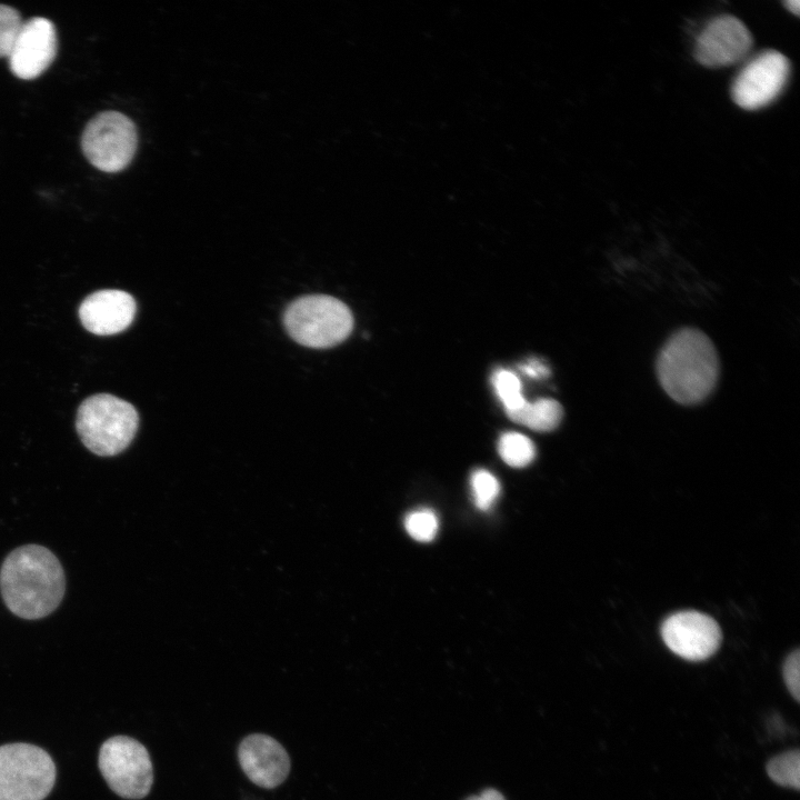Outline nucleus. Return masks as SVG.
Instances as JSON below:
<instances>
[{
	"label": "nucleus",
	"instance_id": "obj_16",
	"mask_svg": "<svg viewBox=\"0 0 800 800\" xmlns=\"http://www.w3.org/2000/svg\"><path fill=\"white\" fill-rule=\"evenodd\" d=\"M766 770L770 779L779 786L799 790L800 787V752L789 750L771 758Z\"/></svg>",
	"mask_w": 800,
	"mask_h": 800
},
{
	"label": "nucleus",
	"instance_id": "obj_24",
	"mask_svg": "<svg viewBox=\"0 0 800 800\" xmlns=\"http://www.w3.org/2000/svg\"><path fill=\"white\" fill-rule=\"evenodd\" d=\"M784 4L787 9H789L791 12H793L794 14H799L800 3L798 0H788L784 2Z\"/></svg>",
	"mask_w": 800,
	"mask_h": 800
},
{
	"label": "nucleus",
	"instance_id": "obj_15",
	"mask_svg": "<svg viewBox=\"0 0 800 800\" xmlns=\"http://www.w3.org/2000/svg\"><path fill=\"white\" fill-rule=\"evenodd\" d=\"M498 452L508 466L523 468L533 461L536 447L527 436L520 432L509 431L500 437L498 441Z\"/></svg>",
	"mask_w": 800,
	"mask_h": 800
},
{
	"label": "nucleus",
	"instance_id": "obj_20",
	"mask_svg": "<svg viewBox=\"0 0 800 800\" xmlns=\"http://www.w3.org/2000/svg\"><path fill=\"white\" fill-rule=\"evenodd\" d=\"M23 21L12 7L0 4V58L9 56Z\"/></svg>",
	"mask_w": 800,
	"mask_h": 800
},
{
	"label": "nucleus",
	"instance_id": "obj_14",
	"mask_svg": "<svg viewBox=\"0 0 800 800\" xmlns=\"http://www.w3.org/2000/svg\"><path fill=\"white\" fill-rule=\"evenodd\" d=\"M507 414L516 423L534 431L548 432L559 426L563 410L557 400L542 398L532 403L526 401L520 408L507 412Z\"/></svg>",
	"mask_w": 800,
	"mask_h": 800
},
{
	"label": "nucleus",
	"instance_id": "obj_21",
	"mask_svg": "<svg viewBox=\"0 0 800 800\" xmlns=\"http://www.w3.org/2000/svg\"><path fill=\"white\" fill-rule=\"evenodd\" d=\"M783 680L784 683L796 699L800 700V652L799 650L793 651L788 656L783 663Z\"/></svg>",
	"mask_w": 800,
	"mask_h": 800
},
{
	"label": "nucleus",
	"instance_id": "obj_18",
	"mask_svg": "<svg viewBox=\"0 0 800 800\" xmlns=\"http://www.w3.org/2000/svg\"><path fill=\"white\" fill-rule=\"evenodd\" d=\"M404 528L412 539L419 542H430L438 532V517L431 509H418L406 516Z\"/></svg>",
	"mask_w": 800,
	"mask_h": 800
},
{
	"label": "nucleus",
	"instance_id": "obj_1",
	"mask_svg": "<svg viewBox=\"0 0 800 800\" xmlns=\"http://www.w3.org/2000/svg\"><path fill=\"white\" fill-rule=\"evenodd\" d=\"M66 580L57 557L47 548L27 544L11 551L0 569V591L16 616L36 620L61 602Z\"/></svg>",
	"mask_w": 800,
	"mask_h": 800
},
{
	"label": "nucleus",
	"instance_id": "obj_12",
	"mask_svg": "<svg viewBox=\"0 0 800 800\" xmlns=\"http://www.w3.org/2000/svg\"><path fill=\"white\" fill-rule=\"evenodd\" d=\"M238 759L246 776L266 789L281 784L290 771L286 749L273 738L261 733L250 734L241 741Z\"/></svg>",
	"mask_w": 800,
	"mask_h": 800
},
{
	"label": "nucleus",
	"instance_id": "obj_5",
	"mask_svg": "<svg viewBox=\"0 0 800 800\" xmlns=\"http://www.w3.org/2000/svg\"><path fill=\"white\" fill-rule=\"evenodd\" d=\"M56 781V766L43 749L29 743L0 747V800H43Z\"/></svg>",
	"mask_w": 800,
	"mask_h": 800
},
{
	"label": "nucleus",
	"instance_id": "obj_17",
	"mask_svg": "<svg viewBox=\"0 0 800 800\" xmlns=\"http://www.w3.org/2000/svg\"><path fill=\"white\" fill-rule=\"evenodd\" d=\"M491 383L506 413L520 408L527 401L521 391V381L512 371L496 370L491 377Z\"/></svg>",
	"mask_w": 800,
	"mask_h": 800
},
{
	"label": "nucleus",
	"instance_id": "obj_11",
	"mask_svg": "<svg viewBox=\"0 0 800 800\" xmlns=\"http://www.w3.org/2000/svg\"><path fill=\"white\" fill-rule=\"evenodd\" d=\"M57 53V33L47 18L33 17L23 21L8 56L11 72L23 80L43 73Z\"/></svg>",
	"mask_w": 800,
	"mask_h": 800
},
{
	"label": "nucleus",
	"instance_id": "obj_22",
	"mask_svg": "<svg viewBox=\"0 0 800 800\" xmlns=\"http://www.w3.org/2000/svg\"><path fill=\"white\" fill-rule=\"evenodd\" d=\"M523 374L533 379H544L550 376V369L538 359H530L520 366Z\"/></svg>",
	"mask_w": 800,
	"mask_h": 800
},
{
	"label": "nucleus",
	"instance_id": "obj_13",
	"mask_svg": "<svg viewBox=\"0 0 800 800\" xmlns=\"http://www.w3.org/2000/svg\"><path fill=\"white\" fill-rule=\"evenodd\" d=\"M136 314V301L122 290H100L88 296L79 308L83 327L99 336L127 329Z\"/></svg>",
	"mask_w": 800,
	"mask_h": 800
},
{
	"label": "nucleus",
	"instance_id": "obj_10",
	"mask_svg": "<svg viewBox=\"0 0 800 800\" xmlns=\"http://www.w3.org/2000/svg\"><path fill=\"white\" fill-rule=\"evenodd\" d=\"M752 47V37L746 24L729 14L716 17L699 34L694 54L709 68L733 64L742 60Z\"/></svg>",
	"mask_w": 800,
	"mask_h": 800
},
{
	"label": "nucleus",
	"instance_id": "obj_3",
	"mask_svg": "<svg viewBox=\"0 0 800 800\" xmlns=\"http://www.w3.org/2000/svg\"><path fill=\"white\" fill-rule=\"evenodd\" d=\"M139 424L136 408L111 394L99 393L79 407L77 431L83 444L102 457L123 451L134 438Z\"/></svg>",
	"mask_w": 800,
	"mask_h": 800
},
{
	"label": "nucleus",
	"instance_id": "obj_4",
	"mask_svg": "<svg viewBox=\"0 0 800 800\" xmlns=\"http://www.w3.org/2000/svg\"><path fill=\"white\" fill-rule=\"evenodd\" d=\"M289 336L298 343L316 349L330 348L344 341L352 331L353 317L340 300L312 294L291 302L283 317Z\"/></svg>",
	"mask_w": 800,
	"mask_h": 800
},
{
	"label": "nucleus",
	"instance_id": "obj_8",
	"mask_svg": "<svg viewBox=\"0 0 800 800\" xmlns=\"http://www.w3.org/2000/svg\"><path fill=\"white\" fill-rule=\"evenodd\" d=\"M790 73L789 60L776 50L760 52L736 77L733 101L747 110L771 103L783 90Z\"/></svg>",
	"mask_w": 800,
	"mask_h": 800
},
{
	"label": "nucleus",
	"instance_id": "obj_19",
	"mask_svg": "<svg viewBox=\"0 0 800 800\" xmlns=\"http://www.w3.org/2000/svg\"><path fill=\"white\" fill-rule=\"evenodd\" d=\"M470 484L476 507L482 511L489 510L500 493L498 479L491 472L478 469L472 472Z\"/></svg>",
	"mask_w": 800,
	"mask_h": 800
},
{
	"label": "nucleus",
	"instance_id": "obj_7",
	"mask_svg": "<svg viewBox=\"0 0 800 800\" xmlns=\"http://www.w3.org/2000/svg\"><path fill=\"white\" fill-rule=\"evenodd\" d=\"M138 143L134 123L118 111L97 114L82 133L81 147L88 161L104 172H118L132 160Z\"/></svg>",
	"mask_w": 800,
	"mask_h": 800
},
{
	"label": "nucleus",
	"instance_id": "obj_2",
	"mask_svg": "<svg viewBox=\"0 0 800 800\" xmlns=\"http://www.w3.org/2000/svg\"><path fill=\"white\" fill-rule=\"evenodd\" d=\"M657 372L663 390L681 404L704 400L719 376V360L710 339L697 329L676 332L661 349Z\"/></svg>",
	"mask_w": 800,
	"mask_h": 800
},
{
	"label": "nucleus",
	"instance_id": "obj_23",
	"mask_svg": "<svg viewBox=\"0 0 800 800\" xmlns=\"http://www.w3.org/2000/svg\"><path fill=\"white\" fill-rule=\"evenodd\" d=\"M466 800H506V799L499 791H497L494 789H486L481 794L469 797Z\"/></svg>",
	"mask_w": 800,
	"mask_h": 800
},
{
	"label": "nucleus",
	"instance_id": "obj_9",
	"mask_svg": "<svg viewBox=\"0 0 800 800\" xmlns=\"http://www.w3.org/2000/svg\"><path fill=\"white\" fill-rule=\"evenodd\" d=\"M661 636L668 648L690 661L711 657L721 643L717 621L698 611L677 612L663 622Z\"/></svg>",
	"mask_w": 800,
	"mask_h": 800
},
{
	"label": "nucleus",
	"instance_id": "obj_6",
	"mask_svg": "<svg viewBox=\"0 0 800 800\" xmlns=\"http://www.w3.org/2000/svg\"><path fill=\"white\" fill-rule=\"evenodd\" d=\"M99 769L110 789L126 799L144 798L153 782L148 750L126 736L112 737L102 743Z\"/></svg>",
	"mask_w": 800,
	"mask_h": 800
}]
</instances>
